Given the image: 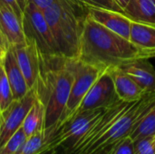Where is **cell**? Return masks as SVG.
<instances>
[{
    "label": "cell",
    "instance_id": "cell-1",
    "mask_svg": "<svg viewBox=\"0 0 155 154\" xmlns=\"http://www.w3.org/2000/svg\"><path fill=\"white\" fill-rule=\"evenodd\" d=\"M76 58L102 71H106L149 56L130 40L105 28L86 15Z\"/></svg>",
    "mask_w": 155,
    "mask_h": 154
},
{
    "label": "cell",
    "instance_id": "cell-2",
    "mask_svg": "<svg viewBox=\"0 0 155 154\" xmlns=\"http://www.w3.org/2000/svg\"><path fill=\"white\" fill-rule=\"evenodd\" d=\"M66 58L61 54H41L39 75L34 88L45 108V129L58 125L69 98L74 75Z\"/></svg>",
    "mask_w": 155,
    "mask_h": 154
},
{
    "label": "cell",
    "instance_id": "cell-3",
    "mask_svg": "<svg viewBox=\"0 0 155 154\" xmlns=\"http://www.w3.org/2000/svg\"><path fill=\"white\" fill-rule=\"evenodd\" d=\"M87 11L86 5L73 0L56 2L43 10L61 55L69 58L77 56Z\"/></svg>",
    "mask_w": 155,
    "mask_h": 154
},
{
    "label": "cell",
    "instance_id": "cell-4",
    "mask_svg": "<svg viewBox=\"0 0 155 154\" xmlns=\"http://www.w3.org/2000/svg\"><path fill=\"white\" fill-rule=\"evenodd\" d=\"M155 104V92L146 93L134 102L110 127V129L90 147L80 154H93L107 146L119 143L132 133L136 123Z\"/></svg>",
    "mask_w": 155,
    "mask_h": 154
},
{
    "label": "cell",
    "instance_id": "cell-5",
    "mask_svg": "<svg viewBox=\"0 0 155 154\" xmlns=\"http://www.w3.org/2000/svg\"><path fill=\"white\" fill-rule=\"evenodd\" d=\"M66 63L73 73L74 81L64 112L60 119L58 126L74 115L89 89L104 72L78 60L76 57H67Z\"/></svg>",
    "mask_w": 155,
    "mask_h": 154
},
{
    "label": "cell",
    "instance_id": "cell-6",
    "mask_svg": "<svg viewBox=\"0 0 155 154\" xmlns=\"http://www.w3.org/2000/svg\"><path fill=\"white\" fill-rule=\"evenodd\" d=\"M22 25L25 40L34 41L41 54H60L43 10L30 1L25 9Z\"/></svg>",
    "mask_w": 155,
    "mask_h": 154
},
{
    "label": "cell",
    "instance_id": "cell-7",
    "mask_svg": "<svg viewBox=\"0 0 155 154\" xmlns=\"http://www.w3.org/2000/svg\"><path fill=\"white\" fill-rule=\"evenodd\" d=\"M106 108L86 110L74 113L71 118L58 126L56 147H63L70 154L76 143L88 132L97 118Z\"/></svg>",
    "mask_w": 155,
    "mask_h": 154
},
{
    "label": "cell",
    "instance_id": "cell-8",
    "mask_svg": "<svg viewBox=\"0 0 155 154\" xmlns=\"http://www.w3.org/2000/svg\"><path fill=\"white\" fill-rule=\"evenodd\" d=\"M36 99L35 88H31L24 97L14 100L10 105L0 112V147L18 131L25 115Z\"/></svg>",
    "mask_w": 155,
    "mask_h": 154
},
{
    "label": "cell",
    "instance_id": "cell-9",
    "mask_svg": "<svg viewBox=\"0 0 155 154\" xmlns=\"http://www.w3.org/2000/svg\"><path fill=\"white\" fill-rule=\"evenodd\" d=\"M119 101L121 100L115 93L112 76L108 71H104L89 89L74 113L86 110L108 108Z\"/></svg>",
    "mask_w": 155,
    "mask_h": 154
},
{
    "label": "cell",
    "instance_id": "cell-10",
    "mask_svg": "<svg viewBox=\"0 0 155 154\" xmlns=\"http://www.w3.org/2000/svg\"><path fill=\"white\" fill-rule=\"evenodd\" d=\"M11 48L28 88H33L39 75L41 58V54L35 43L31 40H25L24 44L13 45Z\"/></svg>",
    "mask_w": 155,
    "mask_h": 154
},
{
    "label": "cell",
    "instance_id": "cell-11",
    "mask_svg": "<svg viewBox=\"0 0 155 154\" xmlns=\"http://www.w3.org/2000/svg\"><path fill=\"white\" fill-rule=\"evenodd\" d=\"M87 15L112 32L130 40L132 21L123 13L87 5Z\"/></svg>",
    "mask_w": 155,
    "mask_h": 154
},
{
    "label": "cell",
    "instance_id": "cell-12",
    "mask_svg": "<svg viewBox=\"0 0 155 154\" xmlns=\"http://www.w3.org/2000/svg\"><path fill=\"white\" fill-rule=\"evenodd\" d=\"M0 31L8 47L25 42L22 21L3 0H0Z\"/></svg>",
    "mask_w": 155,
    "mask_h": 154
},
{
    "label": "cell",
    "instance_id": "cell-13",
    "mask_svg": "<svg viewBox=\"0 0 155 154\" xmlns=\"http://www.w3.org/2000/svg\"><path fill=\"white\" fill-rule=\"evenodd\" d=\"M146 93L155 92V69L147 58L136 59L118 66Z\"/></svg>",
    "mask_w": 155,
    "mask_h": 154
},
{
    "label": "cell",
    "instance_id": "cell-14",
    "mask_svg": "<svg viewBox=\"0 0 155 154\" xmlns=\"http://www.w3.org/2000/svg\"><path fill=\"white\" fill-rule=\"evenodd\" d=\"M2 65L10 84L14 100L21 99L25 95L29 88L25 82V76L17 64L16 58L11 46L8 47L4 55Z\"/></svg>",
    "mask_w": 155,
    "mask_h": 154
},
{
    "label": "cell",
    "instance_id": "cell-15",
    "mask_svg": "<svg viewBox=\"0 0 155 154\" xmlns=\"http://www.w3.org/2000/svg\"><path fill=\"white\" fill-rule=\"evenodd\" d=\"M110 73L115 93L119 100L126 103H134L140 100L145 93L137 83L118 67L106 70Z\"/></svg>",
    "mask_w": 155,
    "mask_h": 154
},
{
    "label": "cell",
    "instance_id": "cell-16",
    "mask_svg": "<svg viewBox=\"0 0 155 154\" xmlns=\"http://www.w3.org/2000/svg\"><path fill=\"white\" fill-rule=\"evenodd\" d=\"M124 14L134 23L155 27V0H130Z\"/></svg>",
    "mask_w": 155,
    "mask_h": 154
},
{
    "label": "cell",
    "instance_id": "cell-17",
    "mask_svg": "<svg viewBox=\"0 0 155 154\" xmlns=\"http://www.w3.org/2000/svg\"><path fill=\"white\" fill-rule=\"evenodd\" d=\"M130 41L143 51L149 58H155L154 26L132 22Z\"/></svg>",
    "mask_w": 155,
    "mask_h": 154
},
{
    "label": "cell",
    "instance_id": "cell-18",
    "mask_svg": "<svg viewBox=\"0 0 155 154\" xmlns=\"http://www.w3.org/2000/svg\"><path fill=\"white\" fill-rule=\"evenodd\" d=\"M45 108L40 100L35 99L22 123V130L26 138L45 130Z\"/></svg>",
    "mask_w": 155,
    "mask_h": 154
},
{
    "label": "cell",
    "instance_id": "cell-19",
    "mask_svg": "<svg viewBox=\"0 0 155 154\" xmlns=\"http://www.w3.org/2000/svg\"><path fill=\"white\" fill-rule=\"evenodd\" d=\"M153 136H155V104L136 123L129 135L133 142Z\"/></svg>",
    "mask_w": 155,
    "mask_h": 154
},
{
    "label": "cell",
    "instance_id": "cell-20",
    "mask_svg": "<svg viewBox=\"0 0 155 154\" xmlns=\"http://www.w3.org/2000/svg\"><path fill=\"white\" fill-rule=\"evenodd\" d=\"M14 101L10 84L2 64H0V112L6 109Z\"/></svg>",
    "mask_w": 155,
    "mask_h": 154
},
{
    "label": "cell",
    "instance_id": "cell-21",
    "mask_svg": "<svg viewBox=\"0 0 155 154\" xmlns=\"http://www.w3.org/2000/svg\"><path fill=\"white\" fill-rule=\"evenodd\" d=\"M25 140L26 137L22 128H20L4 145L0 147V154H14L24 144Z\"/></svg>",
    "mask_w": 155,
    "mask_h": 154
},
{
    "label": "cell",
    "instance_id": "cell-22",
    "mask_svg": "<svg viewBox=\"0 0 155 154\" xmlns=\"http://www.w3.org/2000/svg\"><path fill=\"white\" fill-rule=\"evenodd\" d=\"M134 154H155V136L145 137L134 142Z\"/></svg>",
    "mask_w": 155,
    "mask_h": 154
},
{
    "label": "cell",
    "instance_id": "cell-23",
    "mask_svg": "<svg viewBox=\"0 0 155 154\" xmlns=\"http://www.w3.org/2000/svg\"><path fill=\"white\" fill-rule=\"evenodd\" d=\"M84 3L88 6L107 9L124 14V10L118 5V4L114 0H84Z\"/></svg>",
    "mask_w": 155,
    "mask_h": 154
},
{
    "label": "cell",
    "instance_id": "cell-24",
    "mask_svg": "<svg viewBox=\"0 0 155 154\" xmlns=\"http://www.w3.org/2000/svg\"><path fill=\"white\" fill-rule=\"evenodd\" d=\"M112 154H134V146L133 140L127 136L116 143Z\"/></svg>",
    "mask_w": 155,
    "mask_h": 154
},
{
    "label": "cell",
    "instance_id": "cell-25",
    "mask_svg": "<svg viewBox=\"0 0 155 154\" xmlns=\"http://www.w3.org/2000/svg\"><path fill=\"white\" fill-rule=\"evenodd\" d=\"M3 1L12 8V10L15 12L17 17L22 21L25 9L28 5L29 0H3Z\"/></svg>",
    "mask_w": 155,
    "mask_h": 154
},
{
    "label": "cell",
    "instance_id": "cell-26",
    "mask_svg": "<svg viewBox=\"0 0 155 154\" xmlns=\"http://www.w3.org/2000/svg\"><path fill=\"white\" fill-rule=\"evenodd\" d=\"M30 2H32L35 6H37L39 9L41 10H45V8L49 7L50 5H54L56 2H60L63 0H29ZM74 1V0H73Z\"/></svg>",
    "mask_w": 155,
    "mask_h": 154
},
{
    "label": "cell",
    "instance_id": "cell-27",
    "mask_svg": "<svg viewBox=\"0 0 155 154\" xmlns=\"http://www.w3.org/2000/svg\"><path fill=\"white\" fill-rule=\"evenodd\" d=\"M115 145L116 144H114V145H111V146H107V147H105V148H104V149H102V150H100V151H98V152H94V153L93 154H112Z\"/></svg>",
    "mask_w": 155,
    "mask_h": 154
},
{
    "label": "cell",
    "instance_id": "cell-28",
    "mask_svg": "<svg viewBox=\"0 0 155 154\" xmlns=\"http://www.w3.org/2000/svg\"><path fill=\"white\" fill-rule=\"evenodd\" d=\"M117 4H118V5L124 10V8H125V6L127 5V4L129 3V1L130 0H114Z\"/></svg>",
    "mask_w": 155,
    "mask_h": 154
},
{
    "label": "cell",
    "instance_id": "cell-29",
    "mask_svg": "<svg viewBox=\"0 0 155 154\" xmlns=\"http://www.w3.org/2000/svg\"><path fill=\"white\" fill-rule=\"evenodd\" d=\"M53 154H68V153H67V152H66L63 147H61V146H57V147H55V149H54V151Z\"/></svg>",
    "mask_w": 155,
    "mask_h": 154
},
{
    "label": "cell",
    "instance_id": "cell-30",
    "mask_svg": "<svg viewBox=\"0 0 155 154\" xmlns=\"http://www.w3.org/2000/svg\"><path fill=\"white\" fill-rule=\"evenodd\" d=\"M0 44H1L5 50L8 49V45L6 44V43H5V39H4V37H3V35H2L1 31H0Z\"/></svg>",
    "mask_w": 155,
    "mask_h": 154
},
{
    "label": "cell",
    "instance_id": "cell-31",
    "mask_svg": "<svg viewBox=\"0 0 155 154\" xmlns=\"http://www.w3.org/2000/svg\"><path fill=\"white\" fill-rule=\"evenodd\" d=\"M54 149H55V148H48V149H46V150H45V151L41 152L40 153H38V154H53L54 151Z\"/></svg>",
    "mask_w": 155,
    "mask_h": 154
},
{
    "label": "cell",
    "instance_id": "cell-32",
    "mask_svg": "<svg viewBox=\"0 0 155 154\" xmlns=\"http://www.w3.org/2000/svg\"><path fill=\"white\" fill-rule=\"evenodd\" d=\"M5 52H6V50L0 44V55H2V56H4L5 55Z\"/></svg>",
    "mask_w": 155,
    "mask_h": 154
},
{
    "label": "cell",
    "instance_id": "cell-33",
    "mask_svg": "<svg viewBox=\"0 0 155 154\" xmlns=\"http://www.w3.org/2000/svg\"><path fill=\"white\" fill-rule=\"evenodd\" d=\"M74 1H75V2H77V3H80V4H83V5H85L84 0H74Z\"/></svg>",
    "mask_w": 155,
    "mask_h": 154
},
{
    "label": "cell",
    "instance_id": "cell-34",
    "mask_svg": "<svg viewBox=\"0 0 155 154\" xmlns=\"http://www.w3.org/2000/svg\"><path fill=\"white\" fill-rule=\"evenodd\" d=\"M3 58H4V56H2V55H0V64H2V61H3Z\"/></svg>",
    "mask_w": 155,
    "mask_h": 154
}]
</instances>
